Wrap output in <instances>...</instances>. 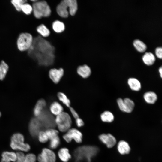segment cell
I'll use <instances>...</instances> for the list:
<instances>
[{"label": "cell", "instance_id": "1", "mask_svg": "<svg viewBox=\"0 0 162 162\" xmlns=\"http://www.w3.org/2000/svg\"><path fill=\"white\" fill-rule=\"evenodd\" d=\"M49 44L40 36L33 38V43L28 50V56L41 65H49Z\"/></svg>", "mask_w": 162, "mask_h": 162}, {"label": "cell", "instance_id": "2", "mask_svg": "<svg viewBox=\"0 0 162 162\" xmlns=\"http://www.w3.org/2000/svg\"><path fill=\"white\" fill-rule=\"evenodd\" d=\"M32 12L34 16L40 19L42 17L49 16L51 11L47 2L44 1H38L34 2L32 5Z\"/></svg>", "mask_w": 162, "mask_h": 162}, {"label": "cell", "instance_id": "3", "mask_svg": "<svg viewBox=\"0 0 162 162\" xmlns=\"http://www.w3.org/2000/svg\"><path fill=\"white\" fill-rule=\"evenodd\" d=\"M10 145L13 149L22 152H27L30 149V145L24 142V136L20 133H16L12 135L11 138Z\"/></svg>", "mask_w": 162, "mask_h": 162}, {"label": "cell", "instance_id": "4", "mask_svg": "<svg viewBox=\"0 0 162 162\" xmlns=\"http://www.w3.org/2000/svg\"><path fill=\"white\" fill-rule=\"evenodd\" d=\"M55 122L58 130L62 132H66L70 128L72 123L70 116L64 111L56 116Z\"/></svg>", "mask_w": 162, "mask_h": 162}, {"label": "cell", "instance_id": "5", "mask_svg": "<svg viewBox=\"0 0 162 162\" xmlns=\"http://www.w3.org/2000/svg\"><path fill=\"white\" fill-rule=\"evenodd\" d=\"M75 152V156L78 158L77 160L79 159L80 157L81 160L86 158L88 162H91L92 158L95 156L98 151V148L94 146H84L77 149Z\"/></svg>", "mask_w": 162, "mask_h": 162}, {"label": "cell", "instance_id": "6", "mask_svg": "<svg viewBox=\"0 0 162 162\" xmlns=\"http://www.w3.org/2000/svg\"><path fill=\"white\" fill-rule=\"evenodd\" d=\"M33 40L32 35L28 33H22L19 36L17 45L19 50L22 51L28 50L32 46Z\"/></svg>", "mask_w": 162, "mask_h": 162}, {"label": "cell", "instance_id": "7", "mask_svg": "<svg viewBox=\"0 0 162 162\" xmlns=\"http://www.w3.org/2000/svg\"><path fill=\"white\" fill-rule=\"evenodd\" d=\"M63 136V138L68 142H70L73 140L78 143L82 142V133L76 128H70Z\"/></svg>", "mask_w": 162, "mask_h": 162}, {"label": "cell", "instance_id": "8", "mask_svg": "<svg viewBox=\"0 0 162 162\" xmlns=\"http://www.w3.org/2000/svg\"><path fill=\"white\" fill-rule=\"evenodd\" d=\"M39 162H56V155L54 152L51 149L44 148L38 157Z\"/></svg>", "mask_w": 162, "mask_h": 162}, {"label": "cell", "instance_id": "9", "mask_svg": "<svg viewBox=\"0 0 162 162\" xmlns=\"http://www.w3.org/2000/svg\"><path fill=\"white\" fill-rule=\"evenodd\" d=\"M117 102L120 109L122 111L127 113L132 112L135 106L134 101L128 98L124 100L119 98L117 100Z\"/></svg>", "mask_w": 162, "mask_h": 162}, {"label": "cell", "instance_id": "10", "mask_svg": "<svg viewBox=\"0 0 162 162\" xmlns=\"http://www.w3.org/2000/svg\"><path fill=\"white\" fill-rule=\"evenodd\" d=\"M64 74V70L62 68H53L50 70L48 75L49 78L54 83L58 84L62 79Z\"/></svg>", "mask_w": 162, "mask_h": 162}, {"label": "cell", "instance_id": "11", "mask_svg": "<svg viewBox=\"0 0 162 162\" xmlns=\"http://www.w3.org/2000/svg\"><path fill=\"white\" fill-rule=\"evenodd\" d=\"M69 0L62 1L57 6L56 11L58 14L61 17L66 18L68 17L69 12Z\"/></svg>", "mask_w": 162, "mask_h": 162}, {"label": "cell", "instance_id": "12", "mask_svg": "<svg viewBox=\"0 0 162 162\" xmlns=\"http://www.w3.org/2000/svg\"><path fill=\"white\" fill-rule=\"evenodd\" d=\"M100 140L109 148H112L116 144L115 137L110 134H103L99 137Z\"/></svg>", "mask_w": 162, "mask_h": 162}, {"label": "cell", "instance_id": "13", "mask_svg": "<svg viewBox=\"0 0 162 162\" xmlns=\"http://www.w3.org/2000/svg\"><path fill=\"white\" fill-rule=\"evenodd\" d=\"M46 105V100L43 99L38 100L33 110V113L35 117H38L45 110Z\"/></svg>", "mask_w": 162, "mask_h": 162}, {"label": "cell", "instance_id": "14", "mask_svg": "<svg viewBox=\"0 0 162 162\" xmlns=\"http://www.w3.org/2000/svg\"><path fill=\"white\" fill-rule=\"evenodd\" d=\"M49 111L52 115L56 116L64 111L63 106L57 101H54L51 103L49 107Z\"/></svg>", "mask_w": 162, "mask_h": 162}, {"label": "cell", "instance_id": "15", "mask_svg": "<svg viewBox=\"0 0 162 162\" xmlns=\"http://www.w3.org/2000/svg\"><path fill=\"white\" fill-rule=\"evenodd\" d=\"M77 74L81 77L84 79L88 78L91 74V70L88 65L84 64L79 66L77 69Z\"/></svg>", "mask_w": 162, "mask_h": 162}, {"label": "cell", "instance_id": "16", "mask_svg": "<svg viewBox=\"0 0 162 162\" xmlns=\"http://www.w3.org/2000/svg\"><path fill=\"white\" fill-rule=\"evenodd\" d=\"M117 148L119 152L122 154L129 153L130 150L128 143L124 140L120 141L118 142Z\"/></svg>", "mask_w": 162, "mask_h": 162}, {"label": "cell", "instance_id": "17", "mask_svg": "<svg viewBox=\"0 0 162 162\" xmlns=\"http://www.w3.org/2000/svg\"><path fill=\"white\" fill-rule=\"evenodd\" d=\"M58 155L59 158L64 162H68L71 158L68 149L66 148H63L58 151Z\"/></svg>", "mask_w": 162, "mask_h": 162}, {"label": "cell", "instance_id": "18", "mask_svg": "<svg viewBox=\"0 0 162 162\" xmlns=\"http://www.w3.org/2000/svg\"><path fill=\"white\" fill-rule=\"evenodd\" d=\"M2 158L9 162H15L16 160V153L12 152L4 151L2 154Z\"/></svg>", "mask_w": 162, "mask_h": 162}, {"label": "cell", "instance_id": "19", "mask_svg": "<svg viewBox=\"0 0 162 162\" xmlns=\"http://www.w3.org/2000/svg\"><path fill=\"white\" fill-rule=\"evenodd\" d=\"M128 84L130 88L133 90L138 91L141 88L140 82L135 78H129L128 80Z\"/></svg>", "mask_w": 162, "mask_h": 162}, {"label": "cell", "instance_id": "20", "mask_svg": "<svg viewBox=\"0 0 162 162\" xmlns=\"http://www.w3.org/2000/svg\"><path fill=\"white\" fill-rule=\"evenodd\" d=\"M143 97L145 101L150 104L154 103L157 99V94L152 92H146L144 94Z\"/></svg>", "mask_w": 162, "mask_h": 162}, {"label": "cell", "instance_id": "21", "mask_svg": "<svg viewBox=\"0 0 162 162\" xmlns=\"http://www.w3.org/2000/svg\"><path fill=\"white\" fill-rule=\"evenodd\" d=\"M142 59L144 62L148 65H152L155 59L154 55L150 52H146L142 56Z\"/></svg>", "mask_w": 162, "mask_h": 162}, {"label": "cell", "instance_id": "22", "mask_svg": "<svg viewBox=\"0 0 162 162\" xmlns=\"http://www.w3.org/2000/svg\"><path fill=\"white\" fill-rule=\"evenodd\" d=\"M57 97L59 100L65 106L69 108L71 106L70 100L65 93L59 92L57 94Z\"/></svg>", "mask_w": 162, "mask_h": 162}, {"label": "cell", "instance_id": "23", "mask_svg": "<svg viewBox=\"0 0 162 162\" xmlns=\"http://www.w3.org/2000/svg\"><path fill=\"white\" fill-rule=\"evenodd\" d=\"M9 69L8 64L4 61L0 63V80H3L6 76Z\"/></svg>", "mask_w": 162, "mask_h": 162}, {"label": "cell", "instance_id": "24", "mask_svg": "<svg viewBox=\"0 0 162 162\" xmlns=\"http://www.w3.org/2000/svg\"><path fill=\"white\" fill-rule=\"evenodd\" d=\"M52 28L54 31L56 33H61L64 31L65 29L64 23L58 20L54 21L52 24Z\"/></svg>", "mask_w": 162, "mask_h": 162}, {"label": "cell", "instance_id": "25", "mask_svg": "<svg viewBox=\"0 0 162 162\" xmlns=\"http://www.w3.org/2000/svg\"><path fill=\"white\" fill-rule=\"evenodd\" d=\"M100 118L104 122H111L114 120V116L111 112L109 111H105L101 114Z\"/></svg>", "mask_w": 162, "mask_h": 162}, {"label": "cell", "instance_id": "26", "mask_svg": "<svg viewBox=\"0 0 162 162\" xmlns=\"http://www.w3.org/2000/svg\"><path fill=\"white\" fill-rule=\"evenodd\" d=\"M133 44L136 50L140 52H144L147 48L145 44L138 39H135L134 40Z\"/></svg>", "mask_w": 162, "mask_h": 162}, {"label": "cell", "instance_id": "27", "mask_svg": "<svg viewBox=\"0 0 162 162\" xmlns=\"http://www.w3.org/2000/svg\"><path fill=\"white\" fill-rule=\"evenodd\" d=\"M78 10V4L76 0H69V14L72 16H74Z\"/></svg>", "mask_w": 162, "mask_h": 162}, {"label": "cell", "instance_id": "28", "mask_svg": "<svg viewBox=\"0 0 162 162\" xmlns=\"http://www.w3.org/2000/svg\"><path fill=\"white\" fill-rule=\"evenodd\" d=\"M37 31L42 36L47 37L50 34V32L48 28L44 24L39 26L37 28Z\"/></svg>", "mask_w": 162, "mask_h": 162}, {"label": "cell", "instance_id": "29", "mask_svg": "<svg viewBox=\"0 0 162 162\" xmlns=\"http://www.w3.org/2000/svg\"><path fill=\"white\" fill-rule=\"evenodd\" d=\"M26 0H12L11 3L18 11H21V8L24 4L26 2Z\"/></svg>", "mask_w": 162, "mask_h": 162}, {"label": "cell", "instance_id": "30", "mask_svg": "<svg viewBox=\"0 0 162 162\" xmlns=\"http://www.w3.org/2000/svg\"><path fill=\"white\" fill-rule=\"evenodd\" d=\"M50 140L49 146L52 149L57 148L60 143V140L58 136L53 137Z\"/></svg>", "mask_w": 162, "mask_h": 162}, {"label": "cell", "instance_id": "31", "mask_svg": "<svg viewBox=\"0 0 162 162\" xmlns=\"http://www.w3.org/2000/svg\"><path fill=\"white\" fill-rule=\"evenodd\" d=\"M49 140L58 136V131L56 130L50 128L45 131Z\"/></svg>", "mask_w": 162, "mask_h": 162}, {"label": "cell", "instance_id": "32", "mask_svg": "<svg viewBox=\"0 0 162 162\" xmlns=\"http://www.w3.org/2000/svg\"><path fill=\"white\" fill-rule=\"evenodd\" d=\"M32 10V6L26 2L23 4L21 9V11L27 15L30 14Z\"/></svg>", "mask_w": 162, "mask_h": 162}, {"label": "cell", "instance_id": "33", "mask_svg": "<svg viewBox=\"0 0 162 162\" xmlns=\"http://www.w3.org/2000/svg\"><path fill=\"white\" fill-rule=\"evenodd\" d=\"M38 136L39 141L41 143H45L49 140L45 131H39L38 133Z\"/></svg>", "mask_w": 162, "mask_h": 162}, {"label": "cell", "instance_id": "34", "mask_svg": "<svg viewBox=\"0 0 162 162\" xmlns=\"http://www.w3.org/2000/svg\"><path fill=\"white\" fill-rule=\"evenodd\" d=\"M36 157L33 154L29 153L25 155V160L27 162H36Z\"/></svg>", "mask_w": 162, "mask_h": 162}, {"label": "cell", "instance_id": "35", "mask_svg": "<svg viewBox=\"0 0 162 162\" xmlns=\"http://www.w3.org/2000/svg\"><path fill=\"white\" fill-rule=\"evenodd\" d=\"M16 162H24L25 160V155L22 152H19L16 153Z\"/></svg>", "mask_w": 162, "mask_h": 162}, {"label": "cell", "instance_id": "36", "mask_svg": "<svg viewBox=\"0 0 162 162\" xmlns=\"http://www.w3.org/2000/svg\"><path fill=\"white\" fill-rule=\"evenodd\" d=\"M69 108L71 115L75 119L79 117L78 112L73 108L70 106Z\"/></svg>", "mask_w": 162, "mask_h": 162}, {"label": "cell", "instance_id": "37", "mask_svg": "<svg viewBox=\"0 0 162 162\" xmlns=\"http://www.w3.org/2000/svg\"><path fill=\"white\" fill-rule=\"evenodd\" d=\"M76 124L77 127H80L84 125V122L83 120L80 117L75 119Z\"/></svg>", "mask_w": 162, "mask_h": 162}, {"label": "cell", "instance_id": "38", "mask_svg": "<svg viewBox=\"0 0 162 162\" xmlns=\"http://www.w3.org/2000/svg\"><path fill=\"white\" fill-rule=\"evenodd\" d=\"M162 48L161 47H158L155 49V53L159 58H161L162 55Z\"/></svg>", "mask_w": 162, "mask_h": 162}, {"label": "cell", "instance_id": "39", "mask_svg": "<svg viewBox=\"0 0 162 162\" xmlns=\"http://www.w3.org/2000/svg\"><path fill=\"white\" fill-rule=\"evenodd\" d=\"M159 71L160 74V75L161 77H162V67H161L159 69Z\"/></svg>", "mask_w": 162, "mask_h": 162}, {"label": "cell", "instance_id": "40", "mask_svg": "<svg viewBox=\"0 0 162 162\" xmlns=\"http://www.w3.org/2000/svg\"><path fill=\"white\" fill-rule=\"evenodd\" d=\"M1 162H9L6 161L3 159H1Z\"/></svg>", "mask_w": 162, "mask_h": 162}, {"label": "cell", "instance_id": "41", "mask_svg": "<svg viewBox=\"0 0 162 162\" xmlns=\"http://www.w3.org/2000/svg\"><path fill=\"white\" fill-rule=\"evenodd\" d=\"M1 116H2V113H1V112L0 111V117H1Z\"/></svg>", "mask_w": 162, "mask_h": 162}]
</instances>
